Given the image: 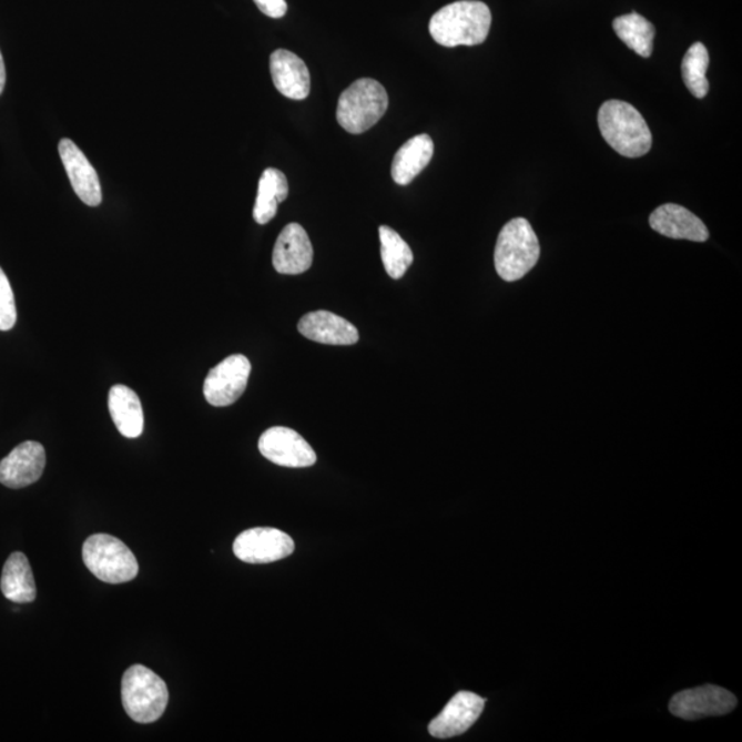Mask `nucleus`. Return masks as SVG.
<instances>
[{
	"label": "nucleus",
	"instance_id": "nucleus-19",
	"mask_svg": "<svg viewBox=\"0 0 742 742\" xmlns=\"http://www.w3.org/2000/svg\"><path fill=\"white\" fill-rule=\"evenodd\" d=\"M109 413L119 433L129 439H135L143 433L145 417L140 396L125 385L119 384L109 393Z\"/></svg>",
	"mask_w": 742,
	"mask_h": 742
},
{
	"label": "nucleus",
	"instance_id": "nucleus-26",
	"mask_svg": "<svg viewBox=\"0 0 742 742\" xmlns=\"http://www.w3.org/2000/svg\"><path fill=\"white\" fill-rule=\"evenodd\" d=\"M253 2L256 3L263 14L272 17V19H281L287 11L285 0H253Z\"/></svg>",
	"mask_w": 742,
	"mask_h": 742
},
{
	"label": "nucleus",
	"instance_id": "nucleus-17",
	"mask_svg": "<svg viewBox=\"0 0 742 742\" xmlns=\"http://www.w3.org/2000/svg\"><path fill=\"white\" fill-rule=\"evenodd\" d=\"M298 332L311 342L327 345H353L359 333L353 324L329 311H315L298 322Z\"/></svg>",
	"mask_w": 742,
	"mask_h": 742
},
{
	"label": "nucleus",
	"instance_id": "nucleus-21",
	"mask_svg": "<svg viewBox=\"0 0 742 742\" xmlns=\"http://www.w3.org/2000/svg\"><path fill=\"white\" fill-rule=\"evenodd\" d=\"M287 194H289V183L284 172L275 169L264 171L258 181L257 197L253 209L255 222L258 224L272 222L277 215L279 203H284Z\"/></svg>",
	"mask_w": 742,
	"mask_h": 742
},
{
	"label": "nucleus",
	"instance_id": "nucleus-8",
	"mask_svg": "<svg viewBox=\"0 0 742 742\" xmlns=\"http://www.w3.org/2000/svg\"><path fill=\"white\" fill-rule=\"evenodd\" d=\"M735 705L738 699L732 692L715 684H704L677 693L670 701V711L684 721H698L707 716L728 715Z\"/></svg>",
	"mask_w": 742,
	"mask_h": 742
},
{
	"label": "nucleus",
	"instance_id": "nucleus-18",
	"mask_svg": "<svg viewBox=\"0 0 742 742\" xmlns=\"http://www.w3.org/2000/svg\"><path fill=\"white\" fill-rule=\"evenodd\" d=\"M434 152L433 138L427 134L413 136L395 154L393 171H390L394 182L400 186L410 185L427 169L434 157Z\"/></svg>",
	"mask_w": 742,
	"mask_h": 742
},
{
	"label": "nucleus",
	"instance_id": "nucleus-9",
	"mask_svg": "<svg viewBox=\"0 0 742 742\" xmlns=\"http://www.w3.org/2000/svg\"><path fill=\"white\" fill-rule=\"evenodd\" d=\"M234 555L247 563H270L289 557L295 540L277 528H251L234 540Z\"/></svg>",
	"mask_w": 742,
	"mask_h": 742
},
{
	"label": "nucleus",
	"instance_id": "nucleus-12",
	"mask_svg": "<svg viewBox=\"0 0 742 742\" xmlns=\"http://www.w3.org/2000/svg\"><path fill=\"white\" fill-rule=\"evenodd\" d=\"M45 466L44 447L24 441L0 461V482L9 488H24L37 482Z\"/></svg>",
	"mask_w": 742,
	"mask_h": 742
},
{
	"label": "nucleus",
	"instance_id": "nucleus-11",
	"mask_svg": "<svg viewBox=\"0 0 742 742\" xmlns=\"http://www.w3.org/2000/svg\"><path fill=\"white\" fill-rule=\"evenodd\" d=\"M486 707V699L476 693L459 692L448 701L445 710L429 724V733L435 739H451L474 726Z\"/></svg>",
	"mask_w": 742,
	"mask_h": 742
},
{
	"label": "nucleus",
	"instance_id": "nucleus-24",
	"mask_svg": "<svg viewBox=\"0 0 742 742\" xmlns=\"http://www.w3.org/2000/svg\"><path fill=\"white\" fill-rule=\"evenodd\" d=\"M710 65V54L703 43L690 45L684 54L681 71L684 84L695 98H705L709 94L710 83L707 79V69Z\"/></svg>",
	"mask_w": 742,
	"mask_h": 742
},
{
	"label": "nucleus",
	"instance_id": "nucleus-5",
	"mask_svg": "<svg viewBox=\"0 0 742 742\" xmlns=\"http://www.w3.org/2000/svg\"><path fill=\"white\" fill-rule=\"evenodd\" d=\"M124 711L132 721L153 723L159 721L169 704V688L148 667L136 664L124 672L122 682Z\"/></svg>",
	"mask_w": 742,
	"mask_h": 742
},
{
	"label": "nucleus",
	"instance_id": "nucleus-15",
	"mask_svg": "<svg viewBox=\"0 0 742 742\" xmlns=\"http://www.w3.org/2000/svg\"><path fill=\"white\" fill-rule=\"evenodd\" d=\"M650 227L664 237L705 243L710 238L709 228L693 212L677 204H664L649 217Z\"/></svg>",
	"mask_w": 742,
	"mask_h": 742
},
{
	"label": "nucleus",
	"instance_id": "nucleus-16",
	"mask_svg": "<svg viewBox=\"0 0 742 742\" xmlns=\"http://www.w3.org/2000/svg\"><path fill=\"white\" fill-rule=\"evenodd\" d=\"M270 71L275 89L291 100H306L311 90V78L306 62L289 50H275L270 57Z\"/></svg>",
	"mask_w": 742,
	"mask_h": 742
},
{
	"label": "nucleus",
	"instance_id": "nucleus-14",
	"mask_svg": "<svg viewBox=\"0 0 742 742\" xmlns=\"http://www.w3.org/2000/svg\"><path fill=\"white\" fill-rule=\"evenodd\" d=\"M60 157L78 197L85 205L98 206L102 203L100 177L85 154L71 140H61L59 145Z\"/></svg>",
	"mask_w": 742,
	"mask_h": 742
},
{
	"label": "nucleus",
	"instance_id": "nucleus-7",
	"mask_svg": "<svg viewBox=\"0 0 742 742\" xmlns=\"http://www.w3.org/2000/svg\"><path fill=\"white\" fill-rule=\"evenodd\" d=\"M251 362L244 355H232L206 376L204 396L211 406L226 407L245 393L251 376Z\"/></svg>",
	"mask_w": 742,
	"mask_h": 742
},
{
	"label": "nucleus",
	"instance_id": "nucleus-23",
	"mask_svg": "<svg viewBox=\"0 0 742 742\" xmlns=\"http://www.w3.org/2000/svg\"><path fill=\"white\" fill-rule=\"evenodd\" d=\"M378 232L379 241H382V258L385 272L394 279L405 277L407 268L411 266L414 261L410 246L394 228L382 226Z\"/></svg>",
	"mask_w": 742,
	"mask_h": 742
},
{
	"label": "nucleus",
	"instance_id": "nucleus-25",
	"mask_svg": "<svg viewBox=\"0 0 742 742\" xmlns=\"http://www.w3.org/2000/svg\"><path fill=\"white\" fill-rule=\"evenodd\" d=\"M17 322V308L14 293L11 289L9 278L0 268V331L13 329Z\"/></svg>",
	"mask_w": 742,
	"mask_h": 742
},
{
	"label": "nucleus",
	"instance_id": "nucleus-10",
	"mask_svg": "<svg viewBox=\"0 0 742 742\" xmlns=\"http://www.w3.org/2000/svg\"><path fill=\"white\" fill-rule=\"evenodd\" d=\"M258 451L285 468H308L316 463L314 448L296 430L285 427L267 429L258 440Z\"/></svg>",
	"mask_w": 742,
	"mask_h": 742
},
{
	"label": "nucleus",
	"instance_id": "nucleus-2",
	"mask_svg": "<svg viewBox=\"0 0 742 742\" xmlns=\"http://www.w3.org/2000/svg\"><path fill=\"white\" fill-rule=\"evenodd\" d=\"M598 126L608 145L624 157H642L652 148V132L630 103L617 100L602 103Z\"/></svg>",
	"mask_w": 742,
	"mask_h": 742
},
{
	"label": "nucleus",
	"instance_id": "nucleus-20",
	"mask_svg": "<svg viewBox=\"0 0 742 742\" xmlns=\"http://www.w3.org/2000/svg\"><path fill=\"white\" fill-rule=\"evenodd\" d=\"M0 588H2L3 596L11 602L30 603L37 598V585L30 561L26 555H11L6 561L2 572V580H0Z\"/></svg>",
	"mask_w": 742,
	"mask_h": 742
},
{
	"label": "nucleus",
	"instance_id": "nucleus-27",
	"mask_svg": "<svg viewBox=\"0 0 742 742\" xmlns=\"http://www.w3.org/2000/svg\"><path fill=\"white\" fill-rule=\"evenodd\" d=\"M6 85V68L2 53H0V94L3 93Z\"/></svg>",
	"mask_w": 742,
	"mask_h": 742
},
{
	"label": "nucleus",
	"instance_id": "nucleus-4",
	"mask_svg": "<svg viewBox=\"0 0 742 742\" xmlns=\"http://www.w3.org/2000/svg\"><path fill=\"white\" fill-rule=\"evenodd\" d=\"M388 94L374 79H359L343 91L337 103V122L349 134H364L383 119Z\"/></svg>",
	"mask_w": 742,
	"mask_h": 742
},
{
	"label": "nucleus",
	"instance_id": "nucleus-22",
	"mask_svg": "<svg viewBox=\"0 0 742 742\" xmlns=\"http://www.w3.org/2000/svg\"><path fill=\"white\" fill-rule=\"evenodd\" d=\"M613 30L627 48L649 59L653 51L655 30L652 22L638 13L620 16L613 21Z\"/></svg>",
	"mask_w": 742,
	"mask_h": 742
},
{
	"label": "nucleus",
	"instance_id": "nucleus-13",
	"mask_svg": "<svg viewBox=\"0 0 742 742\" xmlns=\"http://www.w3.org/2000/svg\"><path fill=\"white\" fill-rule=\"evenodd\" d=\"M313 261V244L306 230L298 223L287 224L274 246V268L279 274L298 275L308 272Z\"/></svg>",
	"mask_w": 742,
	"mask_h": 742
},
{
	"label": "nucleus",
	"instance_id": "nucleus-3",
	"mask_svg": "<svg viewBox=\"0 0 742 742\" xmlns=\"http://www.w3.org/2000/svg\"><path fill=\"white\" fill-rule=\"evenodd\" d=\"M539 256V240L527 218L516 217L505 224L494 253L495 270L500 278L506 282L525 278L537 266Z\"/></svg>",
	"mask_w": 742,
	"mask_h": 742
},
{
	"label": "nucleus",
	"instance_id": "nucleus-6",
	"mask_svg": "<svg viewBox=\"0 0 742 742\" xmlns=\"http://www.w3.org/2000/svg\"><path fill=\"white\" fill-rule=\"evenodd\" d=\"M83 561L89 571L102 582L120 585L135 579L140 566L122 540L96 533L83 545Z\"/></svg>",
	"mask_w": 742,
	"mask_h": 742
},
{
	"label": "nucleus",
	"instance_id": "nucleus-1",
	"mask_svg": "<svg viewBox=\"0 0 742 742\" xmlns=\"http://www.w3.org/2000/svg\"><path fill=\"white\" fill-rule=\"evenodd\" d=\"M491 10L479 0H459L437 11L429 22L430 37L445 48L486 42L491 28Z\"/></svg>",
	"mask_w": 742,
	"mask_h": 742
}]
</instances>
